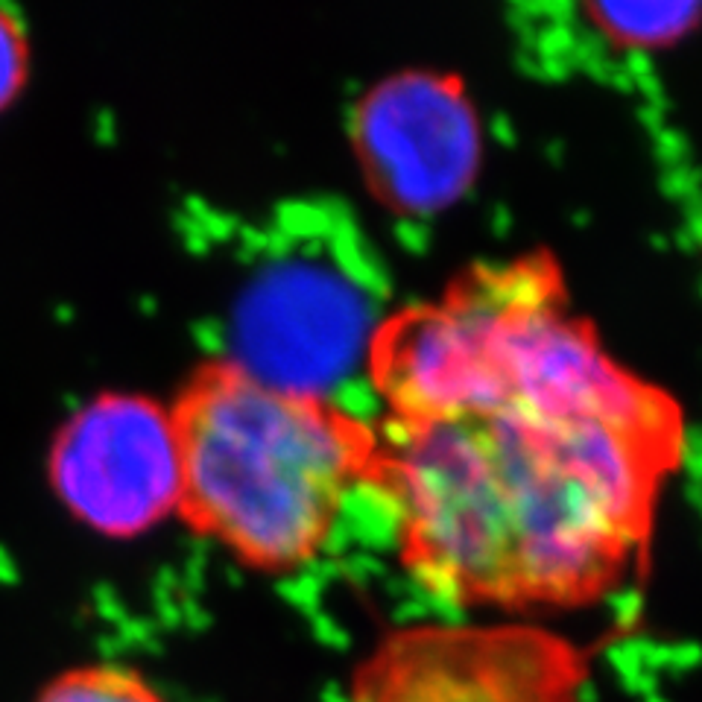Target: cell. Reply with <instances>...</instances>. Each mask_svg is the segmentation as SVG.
<instances>
[{
  "label": "cell",
  "mask_w": 702,
  "mask_h": 702,
  "mask_svg": "<svg viewBox=\"0 0 702 702\" xmlns=\"http://www.w3.org/2000/svg\"><path fill=\"white\" fill-rule=\"evenodd\" d=\"M375 428L366 486L404 571L448 606L515 615L585 609L644 568L685 457L679 401L603 343L486 410Z\"/></svg>",
  "instance_id": "1"
},
{
  "label": "cell",
  "mask_w": 702,
  "mask_h": 702,
  "mask_svg": "<svg viewBox=\"0 0 702 702\" xmlns=\"http://www.w3.org/2000/svg\"><path fill=\"white\" fill-rule=\"evenodd\" d=\"M351 150L369 194L392 214L451 208L483 164V126L466 79L410 68L375 82L354 106Z\"/></svg>",
  "instance_id": "5"
},
{
  "label": "cell",
  "mask_w": 702,
  "mask_h": 702,
  "mask_svg": "<svg viewBox=\"0 0 702 702\" xmlns=\"http://www.w3.org/2000/svg\"><path fill=\"white\" fill-rule=\"evenodd\" d=\"M170 422L176 515L261 574H290L325 547L378 445V428L343 404L278 387L234 357L196 366Z\"/></svg>",
  "instance_id": "2"
},
{
  "label": "cell",
  "mask_w": 702,
  "mask_h": 702,
  "mask_svg": "<svg viewBox=\"0 0 702 702\" xmlns=\"http://www.w3.org/2000/svg\"><path fill=\"white\" fill-rule=\"evenodd\" d=\"M33 702H167L156 685L123 664H79L53 676Z\"/></svg>",
  "instance_id": "9"
},
{
  "label": "cell",
  "mask_w": 702,
  "mask_h": 702,
  "mask_svg": "<svg viewBox=\"0 0 702 702\" xmlns=\"http://www.w3.org/2000/svg\"><path fill=\"white\" fill-rule=\"evenodd\" d=\"M585 653L530 624H410L354 667L349 702H583Z\"/></svg>",
  "instance_id": "4"
},
{
  "label": "cell",
  "mask_w": 702,
  "mask_h": 702,
  "mask_svg": "<svg viewBox=\"0 0 702 702\" xmlns=\"http://www.w3.org/2000/svg\"><path fill=\"white\" fill-rule=\"evenodd\" d=\"M372 331L351 281L313 261H278L240 302L234 360L278 387L325 395Z\"/></svg>",
  "instance_id": "7"
},
{
  "label": "cell",
  "mask_w": 702,
  "mask_h": 702,
  "mask_svg": "<svg viewBox=\"0 0 702 702\" xmlns=\"http://www.w3.org/2000/svg\"><path fill=\"white\" fill-rule=\"evenodd\" d=\"M30 77V41L21 21L0 6V112H6Z\"/></svg>",
  "instance_id": "10"
},
{
  "label": "cell",
  "mask_w": 702,
  "mask_h": 702,
  "mask_svg": "<svg viewBox=\"0 0 702 702\" xmlns=\"http://www.w3.org/2000/svg\"><path fill=\"white\" fill-rule=\"evenodd\" d=\"M600 340L559 258L533 249L471 264L436 299L378 319L366 372L387 419L430 422L501 404Z\"/></svg>",
  "instance_id": "3"
},
{
  "label": "cell",
  "mask_w": 702,
  "mask_h": 702,
  "mask_svg": "<svg viewBox=\"0 0 702 702\" xmlns=\"http://www.w3.org/2000/svg\"><path fill=\"white\" fill-rule=\"evenodd\" d=\"M47 477L68 512L109 539H135L179 507L170 407L106 392L56 430Z\"/></svg>",
  "instance_id": "6"
},
{
  "label": "cell",
  "mask_w": 702,
  "mask_h": 702,
  "mask_svg": "<svg viewBox=\"0 0 702 702\" xmlns=\"http://www.w3.org/2000/svg\"><path fill=\"white\" fill-rule=\"evenodd\" d=\"M588 27L618 50L656 53L702 27V3H583Z\"/></svg>",
  "instance_id": "8"
}]
</instances>
